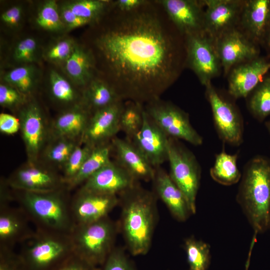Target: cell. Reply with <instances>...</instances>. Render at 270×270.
Returning <instances> with one entry per match:
<instances>
[{
	"mask_svg": "<svg viewBox=\"0 0 270 270\" xmlns=\"http://www.w3.org/2000/svg\"><path fill=\"white\" fill-rule=\"evenodd\" d=\"M113 6V26L95 41L111 77L109 84L122 100L143 104L160 98L184 63L185 44L179 31L158 0L128 12Z\"/></svg>",
	"mask_w": 270,
	"mask_h": 270,
	"instance_id": "1",
	"label": "cell"
},
{
	"mask_svg": "<svg viewBox=\"0 0 270 270\" xmlns=\"http://www.w3.org/2000/svg\"><path fill=\"white\" fill-rule=\"evenodd\" d=\"M236 200L254 231L251 246L258 234L270 230V160L257 156L246 164Z\"/></svg>",
	"mask_w": 270,
	"mask_h": 270,
	"instance_id": "2",
	"label": "cell"
},
{
	"mask_svg": "<svg viewBox=\"0 0 270 270\" xmlns=\"http://www.w3.org/2000/svg\"><path fill=\"white\" fill-rule=\"evenodd\" d=\"M121 226L130 252L146 254L150 246L156 221L155 195L136 184L120 194Z\"/></svg>",
	"mask_w": 270,
	"mask_h": 270,
	"instance_id": "3",
	"label": "cell"
},
{
	"mask_svg": "<svg viewBox=\"0 0 270 270\" xmlns=\"http://www.w3.org/2000/svg\"><path fill=\"white\" fill-rule=\"evenodd\" d=\"M14 190V200L26 214L36 229L68 234L72 232L74 224L67 189L46 192Z\"/></svg>",
	"mask_w": 270,
	"mask_h": 270,
	"instance_id": "4",
	"label": "cell"
},
{
	"mask_svg": "<svg viewBox=\"0 0 270 270\" xmlns=\"http://www.w3.org/2000/svg\"><path fill=\"white\" fill-rule=\"evenodd\" d=\"M74 254L70 234L36 229L18 256L24 270H54Z\"/></svg>",
	"mask_w": 270,
	"mask_h": 270,
	"instance_id": "5",
	"label": "cell"
},
{
	"mask_svg": "<svg viewBox=\"0 0 270 270\" xmlns=\"http://www.w3.org/2000/svg\"><path fill=\"white\" fill-rule=\"evenodd\" d=\"M118 226L108 216L75 226L70 233L74 253L100 268L114 248Z\"/></svg>",
	"mask_w": 270,
	"mask_h": 270,
	"instance_id": "6",
	"label": "cell"
},
{
	"mask_svg": "<svg viewBox=\"0 0 270 270\" xmlns=\"http://www.w3.org/2000/svg\"><path fill=\"white\" fill-rule=\"evenodd\" d=\"M168 160L170 178L184 194L192 214H195L201 177V168L198 160L178 140L169 138Z\"/></svg>",
	"mask_w": 270,
	"mask_h": 270,
	"instance_id": "7",
	"label": "cell"
},
{
	"mask_svg": "<svg viewBox=\"0 0 270 270\" xmlns=\"http://www.w3.org/2000/svg\"><path fill=\"white\" fill-rule=\"evenodd\" d=\"M144 108L168 137L196 146L203 143L202 136L192 125L188 114L172 103L158 98L146 104Z\"/></svg>",
	"mask_w": 270,
	"mask_h": 270,
	"instance_id": "8",
	"label": "cell"
},
{
	"mask_svg": "<svg viewBox=\"0 0 270 270\" xmlns=\"http://www.w3.org/2000/svg\"><path fill=\"white\" fill-rule=\"evenodd\" d=\"M186 64L204 86L222 70L214 40L204 32L184 36Z\"/></svg>",
	"mask_w": 270,
	"mask_h": 270,
	"instance_id": "9",
	"label": "cell"
},
{
	"mask_svg": "<svg viewBox=\"0 0 270 270\" xmlns=\"http://www.w3.org/2000/svg\"><path fill=\"white\" fill-rule=\"evenodd\" d=\"M205 87L206 96L210 106L220 138L230 145H240L243 140L244 122L240 111L234 103L220 94L212 83Z\"/></svg>",
	"mask_w": 270,
	"mask_h": 270,
	"instance_id": "10",
	"label": "cell"
},
{
	"mask_svg": "<svg viewBox=\"0 0 270 270\" xmlns=\"http://www.w3.org/2000/svg\"><path fill=\"white\" fill-rule=\"evenodd\" d=\"M16 190L46 192L67 189L62 175L38 164H28L15 170L6 181Z\"/></svg>",
	"mask_w": 270,
	"mask_h": 270,
	"instance_id": "11",
	"label": "cell"
},
{
	"mask_svg": "<svg viewBox=\"0 0 270 270\" xmlns=\"http://www.w3.org/2000/svg\"><path fill=\"white\" fill-rule=\"evenodd\" d=\"M18 118L28 162L37 164L50 135L46 120L40 106L34 102L23 106Z\"/></svg>",
	"mask_w": 270,
	"mask_h": 270,
	"instance_id": "12",
	"label": "cell"
},
{
	"mask_svg": "<svg viewBox=\"0 0 270 270\" xmlns=\"http://www.w3.org/2000/svg\"><path fill=\"white\" fill-rule=\"evenodd\" d=\"M120 202L116 194L92 192L80 188L71 199L70 210L75 226L94 222L108 216Z\"/></svg>",
	"mask_w": 270,
	"mask_h": 270,
	"instance_id": "13",
	"label": "cell"
},
{
	"mask_svg": "<svg viewBox=\"0 0 270 270\" xmlns=\"http://www.w3.org/2000/svg\"><path fill=\"white\" fill-rule=\"evenodd\" d=\"M214 42L224 75L234 66L260 56L258 45L238 27L223 34Z\"/></svg>",
	"mask_w": 270,
	"mask_h": 270,
	"instance_id": "14",
	"label": "cell"
},
{
	"mask_svg": "<svg viewBox=\"0 0 270 270\" xmlns=\"http://www.w3.org/2000/svg\"><path fill=\"white\" fill-rule=\"evenodd\" d=\"M204 30L213 40L238 26L244 0H204Z\"/></svg>",
	"mask_w": 270,
	"mask_h": 270,
	"instance_id": "15",
	"label": "cell"
},
{
	"mask_svg": "<svg viewBox=\"0 0 270 270\" xmlns=\"http://www.w3.org/2000/svg\"><path fill=\"white\" fill-rule=\"evenodd\" d=\"M124 106L123 101H120L93 112L80 144L95 147L112 140L120 130V118Z\"/></svg>",
	"mask_w": 270,
	"mask_h": 270,
	"instance_id": "16",
	"label": "cell"
},
{
	"mask_svg": "<svg viewBox=\"0 0 270 270\" xmlns=\"http://www.w3.org/2000/svg\"><path fill=\"white\" fill-rule=\"evenodd\" d=\"M143 122L140 130L130 140L154 168L168 160L169 137L142 110Z\"/></svg>",
	"mask_w": 270,
	"mask_h": 270,
	"instance_id": "17",
	"label": "cell"
},
{
	"mask_svg": "<svg viewBox=\"0 0 270 270\" xmlns=\"http://www.w3.org/2000/svg\"><path fill=\"white\" fill-rule=\"evenodd\" d=\"M270 58L260 56L233 67L228 74V92L234 98H246L268 74Z\"/></svg>",
	"mask_w": 270,
	"mask_h": 270,
	"instance_id": "18",
	"label": "cell"
},
{
	"mask_svg": "<svg viewBox=\"0 0 270 270\" xmlns=\"http://www.w3.org/2000/svg\"><path fill=\"white\" fill-rule=\"evenodd\" d=\"M168 18L184 36L204 32V0H158Z\"/></svg>",
	"mask_w": 270,
	"mask_h": 270,
	"instance_id": "19",
	"label": "cell"
},
{
	"mask_svg": "<svg viewBox=\"0 0 270 270\" xmlns=\"http://www.w3.org/2000/svg\"><path fill=\"white\" fill-rule=\"evenodd\" d=\"M136 184V181L124 168L116 161L110 160L84 182L80 188L118 195Z\"/></svg>",
	"mask_w": 270,
	"mask_h": 270,
	"instance_id": "20",
	"label": "cell"
},
{
	"mask_svg": "<svg viewBox=\"0 0 270 270\" xmlns=\"http://www.w3.org/2000/svg\"><path fill=\"white\" fill-rule=\"evenodd\" d=\"M30 222L20 206H0V247L14 249L16 244L28 238L34 232Z\"/></svg>",
	"mask_w": 270,
	"mask_h": 270,
	"instance_id": "21",
	"label": "cell"
},
{
	"mask_svg": "<svg viewBox=\"0 0 270 270\" xmlns=\"http://www.w3.org/2000/svg\"><path fill=\"white\" fill-rule=\"evenodd\" d=\"M112 146L116 162L136 181L153 180L155 168L130 140L114 137Z\"/></svg>",
	"mask_w": 270,
	"mask_h": 270,
	"instance_id": "22",
	"label": "cell"
},
{
	"mask_svg": "<svg viewBox=\"0 0 270 270\" xmlns=\"http://www.w3.org/2000/svg\"><path fill=\"white\" fill-rule=\"evenodd\" d=\"M270 25V0H244L238 28L252 42L261 44Z\"/></svg>",
	"mask_w": 270,
	"mask_h": 270,
	"instance_id": "23",
	"label": "cell"
},
{
	"mask_svg": "<svg viewBox=\"0 0 270 270\" xmlns=\"http://www.w3.org/2000/svg\"><path fill=\"white\" fill-rule=\"evenodd\" d=\"M156 191L166 204L172 214L180 222H184L192 214L186 198L169 174L160 167L155 168Z\"/></svg>",
	"mask_w": 270,
	"mask_h": 270,
	"instance_id": "24",
	"label": "cell"
},
{
	"mask_svg": "<svg viewBox=\"0 0 270 270\" xmlns=\"http://www.w3.org/2000/svg\"><path fill=\"white\" fill-rule=\"evenodd\" d=\"M92 114L83 102L74 106L55 119L50 128L52 138H66L80 142Z\"/></svg>",
	"mask_w": 270,
	"mask_h": 270,
	"instance_id": "25",
	"label": "cell"
},
{
	"mask_svg": "<svg viewBox=\"0 0 270 270\" xmlns=\"http://www.w3.org/2000/svg\"><path fill=\"white\" fill-rule=\"evenodd\" d=\"M123 101L116 90L100 78H92L86 86L83 104L92 114L117 102Z\"/></svg>",
	"mask_w": 270,
	"mask_h": 270,
	"instance_id": "26",
	"label": "cell"
},
{
	"mask_svg": "<svg viewBox=\"0 0 270 270\" xmlns=\"http://www.w3.org/2000/svg\"><path fill=\"white\" fill-rule=\"evenodd\" d=\"M66 72L77 84L86 86L93 78L94 57L82 47L76 46L65 61Z\"/></svg>",
	"mask_w": 270,
	"mask_h": 270,
	"instance_id": "27",
	"label": "cell"
},
{
	"mask_svg": "<svg viewBox=\"0 0 270 270\" xmlns=\"http://www.w3.org/2000/svg\"><path fill=\"white\" fill-rule=\"evenodd\" d=\"M112 144L108 142L96 146L76 176L66 184L69 191L82 185L90 177L110 160Z\"/></svg>",
	"mask_w": 270,
	"mask_h": 270,
	"instance_id": "28",
	"label": "cell"
},
{
	"mask_svg": "<svg viewBox=\"0 0 270 270\" xmlns=\"http://www.w3.org/2000/svg\"><path fill=\"white\" fill-rule=\"evenodd\" d=\"M238 154H228L224 150L216 154L210 176L216 182L230 186L240 181L242 174L237 166Z\"/></svg>",
	"mask_w": 270,
	"mask_h": 270,
	"instance_id": "29",
	"label": "cell"
},
{
	"mask_svg": "<svg viewBox=\"0 0 270 270\" xmlns=\"http://www.w3.org/2000/svg\"><path fill=\"white\" fill-rule=\"evenodd\" d=\"M249 96V111L256 120L263 122L270 116V74H268Z\"/></svg>",
	"mask_w": 270,
	"mask_h": 270,
	"instance_id": "30",
	"label": "cell"
},
{
	"mask_svg": "<svg viewBox=\"0 0 270 270\" xmlns=\"http://www.w3.org/2000/svg\"><path fill=\"white\" fill-rule=\"evenodd\" d=\"M190 270H208L210 263V246L191 236L184 242Z\"/></svg>",
	"mask_w": 270,
	"mask_h": 270,
	"instance_id": "31",
	"label": "cell"
},
{
	"mask_svg": "<svg viewBox=\"0 0 270 270\" xmlns=\"http://www.w3.org/2000/svg\"><path fill=\"white\" fill-rule=\"evenodd\" d=\"M52 138L51 143L45 148V160L62 168L76 146L81 144L79 140L66 138Z\"/></svg>",
	"mask_w": 270,
	"mask_h": 270,
	"instance_id": "32",
	"label": "cell"
},
{
	"mask_svg": "<svg viewBox=\"0 0 270 270\" xmlns=\"http://www.w3.org/2000/svg\"><path fill=\"white\" fill-rule=\"evenodd\" d=\"M142 104L133 102L124 105L120 118V130L131 139L141 128L142 122Z\"/></svg>",
	"mask_w": 270,
	"mask_h": 270,
	"instance_id": "33",
	"label": "cell"
},
{
	"mask_svg": "<svg viewBox=\"0 0 270 270\" xmlns=\"http://www.w3.org/2000/svg\"><path fill=\"white\" fill-rule=\"evenodd\" d=\"M112 3L102 0H81L75 1L67 6L78 16L92 22L100 18Z\"/></svg>",
	"mask_w": 270,
	"mask_h": 270,
	"instance_id": "34",
	"label": "cell"
},
{
	"mask_svg": "<svg viewBox=\"0 0 270 270\" xmlns=\"http://www.w3.org/2000/svg\"><path fill=\"white\" fill-rule=\"evenodd\" d=\"M50 92L56 100L65 104L74 102L78 104L74 103L78 98L76 90L62 76L52 71L50 74Z\"/></svg>",
	"mask_w": 270,
	"mask_h": 270,
	"instance_id": "35",
	"label": "cell"
},
{
	"mask_svg": "<svg viewBox=\"0 0 270 270\" xmlns=\"http://www.w3.org/2000/svg\"><path fill=\"white\" fill-rule=\"evenodd\" d=\"M34 70L29 66H20L9 72L4 76L8 84L12 86L24 96L30 94L34 84Z\"/></svg>",
	"mask_w": 270,
	"mask_h": 270,
	"instance_id": "36",
	"label": "cell"
},
{
	"mask_svg": "<svg viewBox=\"0 0 270 270\" xmlns=\"http://www.w3.org/2000/svg\"><path fill=\"white\" fill-rule=\"evenodd\" d=\"M94 147L80 144L75 148L62 168V176L66 184L76 176Z\"/></svg>",
	"mask_w": 270,
	"mask_h": 270,
	"instance_id": "37",
	"label": "cell"
},
{
	"mask_svg": "<svg viewBox=\"0 0 270 270\" xmlns=\"http://www.w3.org/2000/svg\"><path fill=\"white\" fill-rule=\"evenodd\" d=\"M38 25L50 31H58L64 26V22L58 12L54 0L46 2L39 11L36 19Z\"/></svg>",
	"mask_w": 270,
	"mask_h": 270,
	"instance_id": "38",
	"label": "cell"
},
{
	"mask_svg": "<svg viewBox=\"0 0 270 270\" xmlns=\"http://www.w3.org/2000/svg\"><path fill=\"white\" fill-rule=\"evenodd\" d=\"M100 270H134V268L122 249L114 248Z\"/></svg>",
	"mask_w": 270,
	"mask_h": 270,
	"instance_id": "39",
	"label": "cell"
},
{
	"mask_svg": "<svg viewBox=\"0 0 270 270\" xmlns=\"http://www.w3.org/2000/svg\"><path fill=\"white\" fill-rule=\"evenodd\" d=\"M37 49L36 40L27 38L20 41L16 46L14 52V58L18 62H30L34 61Z\"/></svg>",
	"mask_w": 270,
	"mask_h": 270,
	"instance_id": "40",
	"label": "cell"
},
{
	"mask_svg": "<svg viewBox=\"0 0 270 270\" xmlns=\"http://www.w3.org/2000/svg\"><path fill=\"white\" fill-rule=\"evenodd\" d=\"M24 95L8 84L0 85V104L6 108L24 106Z\"/></svg>",
	"mask_w": 270,
	"mask_h": 270,
	"instance_id": "41",
	"label": "cell"
},
{
	"mask_svg": "<svg viewBox=\"0 0 270 270\" xmlns=\"http://www.w3.org/2000/svg\"><path fill=\"white\" fill-rule=\"evenodd\" d=\"M75 45L70 40H62L50 47L46 54V58L52 61H66L72 54Z\"/></svg>",
	"mask_w": 270,
	"mask_h": 270,
	"instance_id": "42",
	"label": "cell"
},
{
	"mask_svg": "<svg viewBox=\"0 0 270 270\" xmlns=\"http://www.w3.org/2000/svg\"><path fill=\"white\" fill-rule=\"evenodd\" d=\"M0 270H24L14 249L0 247Z\"/></svg>",
	"mask_w": 270,
	"mask_h": 270,
	"instance_id": "43",
	"label": "cell"
},
{
	"mask_svg": "<svg viewBox=\"0 0 270 270\" xmlns=\"http://www.w3.org/2000/svg\"><path fill=\"white\" fill-rule=\"evenodd\" d=\"M54 270H100L75 254Z\"/></svg>",
	"mask_w": 270,
	"mask_h": 270,
	"instance_id": "44",
	"label": "cell"
},
{
	"mask_svg": "<svg viewBox=\"0 0 270 270\" xmlns=\"http://www.w3.org/2000/svg\"><path fill=\"white\" fill-rule=\"evenodd\" d=\"M60 14L63 22L70 29L78 28L92 22L75 14L67 5L62 6Z\"/></svg>",
	"mask_w": 270,
	"mask_h": 270,
	"instance_id": "45",
	"label": "cell"
},
{
	"mask_svg": "<svg viewBox=\"0 0 270 270\" xmlns=\"http://www.w3.org/2000/svg\"><path fill=\"white\" fill-rule=\"evenodd\" d=\"M20 130V123L18 118L2 112L0 114V132L6 134L12 135Z\"/></svg>",
	"mask_w": 270,
	"mask_h": 270,
	"instance_id": "46",
	"label": "cell"
},
{
	"mask_svg": "<svg viewBox=\"0 0 270 270\" xmlns=\"http://www.w3.org/2000/svg\"><path fill=\"white\" fill-rule=\"evenodd\" d=\"M22 8L18 6H12L4 12L1 16V20L9 26L16 25L22 16Z\"/></svg>",
	"mask_w": 270,
	"mask_h": 270,
	"instance_id": "47",
	"label": "cell"
},
{
	"mask_svg": "<svg viewBox=\"0 0 270 270\" xmlns=\"http://www.w3.org/2000/svg\"><path fill=\"white\" fill-rule=\"evenodd\" d=\"M146 0H118L112 2L118 10L128 12L135 10L146 2Z\"/></svg>",
	"mask_w": 270,
	"mask_h": 270,
	"instance_id": "48",
	"label": "cell"
},
{
	"mask_svg": "<svg viewBox=\"0 0 270 270\" xmlns=\"http://www.w3.org/2000/svg\"><path fill=\"white\" fill-rule=\"evenodd\" d=\"M261 45L263 46L267 52V57L270 58V25L268 26Z\"/></svg>",
	"mask_w": 270,
	"mask_h": 270,
	"instance_id": "49",
	"label": "cell"
},
{
	"mask_svg": "<svg viewBox=\"0 0 270 270\" xmlns=\"http://www.w3.org/2000/svg\"><path fill=\"white\" fill-rule=\"evenodd\" d=\"M266 127L270 135V119L266 122Z\"/></svg>",
	"mask_w": 270,
	"mask_h": 270,
	"instance_id": "50",
	"label": "cell"
}]
</instances>
